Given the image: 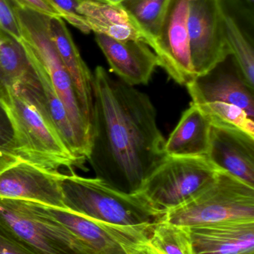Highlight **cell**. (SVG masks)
I'll return each mask as SVG.
<instances>
[{
    "mask_svg": "<svg viewBox=\"0 0 254 254\" xmlns=\"http://www.w3.org/2000/svg\"><path fill=\"white\" fill-rule=\"evenodd\" d=\"M92 142L96 178L122 192H138L167 158L166 140L149 95L97 66L92 74Z\"/></svg>",
    "mask_w": 254,
    "mask_h": 254,
    "instance_id": "obj_1",
    "label": "cell"
},
{
    "mask_svg": "<svg viewBox=\"0 0 254 254\" xmlns=\"http://www.w3.org/2000/svg\"><path fill=\"white\" fill-rule=\"evenodd\" d=\"M0 103L11 121L20 161L55 173L83 164L66 146L43 107L22 87L9 89Z\"/></svg>",
    "mask_w": 254,
    "mask_h": 254,
    "instance_id": "obj_2",
    "label": "cell"
},
{
    "mask_svg": "<svg viewBox=\"0 0 254 254\" xmlns=\"http://www.w3.org/2000/svg\"><path fill=\"white\" fill-rule=\"evenodd\" d=\"M64 207L69 211L109 225L152 227L165 219L140 192L127 193L98 178L62 174L60 181Z\"/></svg>",
    "mask_w": 254,
    "mask_h": 254,
    "instance_id": "obj_3",
    "label": "cell"
},
{
    "mask_svg": "<svg viewBox=\"0 0 254 254\" xmlns=\"http://www.w3.org/2000/svg\"><path fill=\"white\" fill-rule=\"evenodd\" d=\"M21 30L20 41L27 54L35 60L49 76L60 99L67 109L85 159H89L92 142V125L84 114L73 80L51 39V16L14 6Z\"/></svg>",
    "mask_w": 254,
    "mask_h": 254,
    "instance_id": "obj_4",
    "label": "cell"
},
{
    "mask_svg": "<svg viewBox=\"0 0 254 254\" xmlns=\"http://www.w3.org/2000/svg\"><path fill=\"white\" fill-rule=\"evenodd\" d=\"M165 220L184 227L254 221V187L224 170L181 205L166 212Z\"/></svg>",
    "mask_w": 254,
    "mask_h": 254,
    "instance_id": "obj_5",
    "label": "cell"
},
{
    "mask_svg": "<svg viewBox=\"0 0 254 254\" xmlns=\"http://www.w3.org/2000/svg\"><path fill=\"white\" fill-rule=\"evenodd\" d=\"M219 170L207 157L167 156L137 192L166 213L207 188Z\"/></svg>",
    "mask_w": 254,
    "mask_h": 254,
    "instance_id": "obj_6",
    "label": "cell"
},
{
    "mask_svg": "<svg viewBox=\"0 0 254 254\" xmlns=\"http://www.w3.org/2000/svg\"><path fill=\"white\" fill-rule=\"evenodd\" d=\"M0 223L35 254H87L74 236L38 203L0 198Z\"/></svg>",
    "mask_w": 254,
    "mask_h": 254,
    "instance_id": "obj_7",
    "label": "cell"
},
{
    "mask_svg": "<svg viewBox=\"0 0 254 254\" xmlns=\"http://www.w3.org/2000/svg\"><path fill=\"white\" fill-rule=\"evenodd\" d=\"M43 207L74 236L87 254H131L137 246L148 241L153 228L109 225L67 209Z\"/></svg>",
    "mask_w": 254,
    "mask_h": 254,
    "instance_id": "obj_8",
    "label": "cell"
},
{
    "mask_svg": "<svg viewBox=\"0 0 254 254\" xmlns=\"http://www.w3.org/2000/svg\"><path fill=\"white\" fill-rule=\"evenodd\" d=\"M223 0H189L191 54L197 77L204 75L231 55L222 17Z\"/></svg>",
    "mask_w": 254,
    "mask_h": 254,
    "instance_id": "obj_9",
    "label": "cell"
},
{
    "mask_svg": "<svg viewBox=\"0 0 254 254\" xmlns=\"http://www.w3.org/2000/svg\"><path fill=\"white\" fill-rule=\"evenodd\" d=\"M189 7V0H171L155 52L159 66L185 86L197 77L191 54Z\"/></svg>",
    "mask_w": 254,
    "mask_h": 254,
    "instance_id": "obj_10",
    "label": "cell"
},
{
    "mask_svg": "<svg viewBox=\"0 0 254 254\" xmlns=\"http://www.w3.org/2000/svg\"><path fill=\"white\" fill-rule=\"evenodd\" d=\"M186 88L193 104H234L254 120V89L246 82L232 55L207 74L197 77Z\"/></svg>",
    "mask_w": 254,
    "mask_h": 254,
    "instance_id": "obj_11",
    "label": "cell"
},
{
    "mask_svg": "<svg viewBox=\"0 0 254 254\" xmlns=\"http://www.w3.org/2000/svg\"><path fill=\"white\" fill-rule=\"evenodd\" d=\"M207 158L254 187V135L242 128L212 121Z\"/></svg>",
    "mask_w": 254,
    "mask_h": 254,
    "instance_id": "obj_12",
    "label": "cell"
},
{
    "mask_svg": "<svg viewBox=\"0 0 254 254\" xmlns=\"http://www.w3.org/2000/svg\"><path fill=\"white\" fill-rule=\"evenodd\" d=\"M62 173L20 162L0 173V198L38 203L65 209L61 191Z\"/></svg>",
    "mask_w": 254,
    "mask_h": 254,
    "instance_id": "obj_13",
    "label": "cell"
},
{
    "mask_svg": "<svg viewBox=\"0 0 254 254\" xmlns=\"http://www.w3.org/2000/svg\"><path fill=\"white\" fill-rule=\"evenodd\" d=\"M95 41L110 65V71L129 86L146 85L159 66L152 49L138 40L119 41L95 34Z\"/></svg>",
    "mask_w": 254,
    "mask_h": 254,
    "instance_id": "obj_14",
    "label": "cell"
},
{
    "mask_svg": "<svg viewBox=\"0 0 254 254\" xmlns=\"http://www.w3.org/2000/svg\"><path fill=\"white\" fill-rule=\"evenodd\" d=\"M77 10L95 34H102L119 41L138 40L147 44L154 52L156 50V40L143 29L122 4L79 0Z\"/></svg>",
    "mask_w": 254,
    "mask_h": 254,
    "instance_id": "obj_15",
    "label": "cell"
},
{
    "mask_svg": "<svg viewBox=\"0 0 254 254\" xmlns=\"http://www.w3.org/2000/svg\"><path fill=\"white\" fill-rule=\"evenodd\" d=\"M192 254H254V221L188 227Z\"/></svg>",
    "mask_w": 254,
    "mask_h": 254,
    "instance_id": "obj_16",
    "label": "cell"
},
{
    "mask_svg": "<svg viewBox=\"0 0 254 254\" xmlns=\"http://www.w3.org/2000/svg\"><path fill=\"white\" fill-rule=\"evenodd\" d=\"M28 55V54H27ZM34 70L18 86L40 104L66 146L82 163L83 155L65 106L55 92L49 76L41 65L28 55Z\"/></svg>",
    "mask_w": 254,
    "mask_h": 254,
    "instance_id": "obj_17",
    "label": "cell"
},
{
    "mask_svg": "<svg viewBox=\"0 0 254 254\" xmlns=\"http://www.w3.org/2000/svg\"><path fill=\"white\" fill-rule=\"evenodd\" d=\"M49 30L57 52L73 80L82 111L92 125V74L81 56L64 19L49 18Z\"/></svg>",
    "mask_w": 254,
    "mask_h": 254,
    "instance_id": "obj_18",
    "label": "cell"
},
{
    "mask_svg": "<svg viewBox=\"0 0 254 254\" xmlns=\"http://www.w3.org/2000/svg\"><path fill=\"white\" fill-rule=\"evenodd\" d=\"M211 122L192 103L165 142L167 156L206 157L209 148Z\"/></svg>",
    "mask_w": 254,
    "mask_h": 254,
    "instance_id": "obj_19",
    "label": "cell"
},
{
    "mask_svg": "<svg viewBox=\"0 0 254 254\" xmlns=\"http://www.w3.org/2000/svg\"><path fill=\"white\" fill-rule=\"evenodd\" d=\"M34 70L20 40L0 28V97Z\"/></svg>",
    "mask_w": 254,
    "mask_h": 254,
    "instance_id": "obj_20",
    "label": "cell"
},
{
    "mask_svg": "<svg viewBox=\"0 0 254 254\" xmlns=\"http://www.w3.org/2000/svg\"><path fill=\"white\" fill-rule=\"evenodd\" d=\"M223 6L222 17L227 43L243 77L251 87L254 86V50L252 40L238 21Z\"/></svg>",
    "mask_w": 254,
    "mask_h": 254,
    "instance_id": "obj_21",
    "label": "cell"
},
{
    "mask_svg": "<svg viewBox=\"0 0 254 254\" xmlns=\"http://www.w3.org/2000/svg\"><path fill=\"white\" fill-rule=\"evenodd\" d=\"M148 242L159 254H192L188 227L165 219L154 225Z\"/></svg>",
    "mask_w": 254,
    "mask_h": 254,
    "instance_id": "obj_22",
    "label": "cell"
},
{
    "mask_svg": "<svg viewBox=\"0 0 254 254\" xmlns=\"http://www.w3.org/2000/svg\"><path fill=\"white\" fill-rule=\"evenodd\" d=\"M170 1L171 0H125L121 4L157 41Z\"/></svg>",
    "mask_w": 254,
    "mask_h": 254,
    "instance_id": "obj_23",
    "label": "cell"
},
{
    "mask_svg": "<svg viewBox=\"0 0 254 254\" xmlns=\"http://www.w3.org/2000/svg\"><path fill=\"white\" fill-rule=\"evenodd\" d=\"M198 106L210 120L238 127L254 135V119L237 106L222 102L207 103Z\"/></svg>",
    "mask_w": 254,
    "mask_h": 254,
    "instance_id": "obj_24",
    "label": "cell"
},
{
    "mask_svg": "<svg viewBox=\"0 0 254 254\" xmlns=\"http://www.w3.org/2000/svg\"><path fill=\"white\" fill-rule=\"evenodd\" d=\"M19 162L13 125L0 103V173Z\"/></svg>",
    "mask_w": 254,
    "mask_h": 254,
    "instance_id": "obj_25",
    "label": "cell"
},
{
    "mask_svg": "<svg viewBox=\"0 0 254 254\" xmlns=\"http://www.w3.org/2000/svg\"><path fill=\"white\" fill-rule=\"evenodd\" d=\"M48 4L55 7L62 16L64 20L76 27L84 34H89L90 28L83 16L78 13L79 0H44Z\"/></svg>",
    "mask_w": 254,
    "mask_h": 254,
    "instance_id": "obj_26",
    "label": "cell"
},
{
    "mask_svg": "<svg viewBox=\"0 0 254 254\" xmlns=\"http://www.w3.org/2000/svg\"><path fill=\"white\" fill-rule=\"evenodd\" d=\"M0 28L17 40H21L19 20L14 6L10 0H0Z\"/></svg>",
    "mask_w": 254,
    "mask_h": 254,
    "instance_id": "obj_27",
    "label": "cell"
},
{
    "mask_svg": "<svg viewBox=\"0 0 254 254\" xmlns=\"http://www.w3.org/2000/svg\"><path fill=\"white\" fill-rule=\"evenodd\" d=\"M0 254H35L10 229L0 223Z\"/></svg>",
    "mask_w": 254,
    "mask_h": 254,
    "instance_id": "obj_28",
    "label": "cell"
},
{
    "mask_svg": "<svg viewBox=\"0 0 254 254\" xmlns=\"http://www.w3.org/2000/svg\"><path fill=\"white\" fill-rule=\"evenodd\" d=\"M13 6L28 8L51 17L62 18L61 13L44 0H10ZM63 19V18H62Z\"/></svg>",
    "mask_w": 254,
    "mask_h": 254,
    "instance_id": "obj_29",
    "label": "cell"
},
{
    "mask_svg": "<svg viewBox=\"0 0 254 254\" xmlns=\"http://www.w3.org/2000/svg\"><path fill=\"white\" fill-rule=\"evenodd\" d=\"M131 254H159L156 250L146 241L137 246Z\"/></svg>",
    "mask_w": 254,
    "mask_h": 254,
    "instance_id": "obj_30",
    "label": "cell"
},
{
    "mask_svg": "<svg viewBox=\"0 0 254 254\" xmlns=\"http://www.w3.org/2000/svg\"><path fill=\"white\" fill-rule=\"evenodd\" d=\"M243 1L249 9H250L251 12L253 13L254 0H243Z\"/></svg>",
    "mask_w": 254,
    "mask_h": 254,
    "instance_id": "obj_31",
    "label": "cell"
},
{
    "mask_svg": "<svg viewBox=\"0 0 254 254\" xmlns=\"http://www.w3.org/2000/svg\"><path fill=\"white\" fill-rule=\"evenodd\" d=\"M96 1H101V2L109 3V4H121L125 0H96Z\"/></svg>",
    "mask_w": 254,
    "mask_h": 254,
    "instance_id": "obj_32",
    "label": "cell"
}]
</instances>
